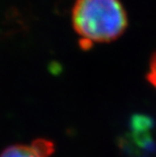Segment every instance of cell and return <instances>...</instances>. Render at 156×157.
Wrapping results in <instances>:
<instances>
[{"mask_svg":"<svg viewBox=\"0 0 156 157\" xmlns=\"http://www.w3.org/2000/svg\"><path fill=\"white\" fill-rule=\"evenodd\" d=\"M54 151V143L41 138L31 144H13L6 147L0 153V157H50Z\"/></svg>","mask_w":156,"mask_h":157,"instance_id":"cell-2","label":"cell"},{"mask_svg":"<svg viewBox=\"0 0 156 157\" xmlns=\"http://www.w3.org/2000/svg\"><path fill=\"white\" fill-rule=\"evenodd\" d=\"M73 29L83 49L118 40L128 26L120 0H76L72 8Z\"/></svg>","mask_w":156,"mask_h":157,"instance_id":"cell-1","label":"cell"},{"mask_svg":"<svg viewBox=\"0 0 156 157\" xmlns=\"http://www.w3.org/2000/svg\"><path fill=\"white\" fill-rule=\"evenodd\" d=\"M146 78H147L148 82L156 89V52L151 56L150 60H149L148 72Z\"/></svg>","mask_w":156,"mask_h":157,"instance_id":"cell-3","label":"cell"}]
</instances>
